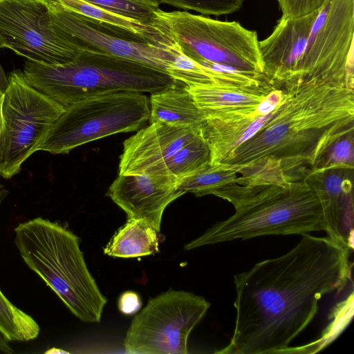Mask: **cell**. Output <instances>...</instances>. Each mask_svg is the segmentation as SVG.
Returning a JSON list of instances; mask_svg holds the SVG:
<instances>
[{"label":"cell","mask_w":354,"mask_h":354,"mask_svg":"<svg viewBox=\"0 0 354 354\" xmlns=\"http://www.w3.org/2000/svg\"><path fill=\"white\" fill-rule=\"evenodd\" d=\"M66 9L113 28L133 33L151 44H174L168 29L145 25L82 0H57Z\"/></svg>","instance_id":"cell-20"},{"label":"cell","mask_w":354,"mask_h":354,"mask_svg":"<svg viewBox=\"0 0 354 354\" xmlns=\"http://www.w3.org/2000/svg\"><path fill=\"white\" fill-rule=\"evenodd\" d=\"M149 113V100L142 93L121 91L80 100L65 108L36 151L68 153L106 136L138 131Z\"/></svg>","instance_id":"cell-6"},{"label":"cell","mask_w":354,"mask_h":354,"mask_svg":"<svg viewBox=\"0 0 354 354\" xmlns=\"http://www.w3.org/2000/svg\"><path fill=\"white\" fill-rule=\"evenodd\" d=\"M353 39L354 0H326L286 84L318 80L353 89Z\"/></svg>","instance_id":"cell-9"},{"label":"cell","mask_w":354,"mask_h":354,"mask_svg":"<svg viewBox=\"0 0 354 354\" xmlns=\"http://www.w3.org/2000/svg\"><path fill=\"white\" fill-rule=\"evenodd\" d=\"M142 303L139 295L133 291L123 292L118 299V308L124 315H132L141 307Z\"/></svg>","instance_id":"cell-30"},{"label":"cell","mask_w":354,"mask_h":354,"mask_svg":"<svg viewBox=\"0 0 354 354\" xmlns=\"http://www.w3.org/2000/svg\"><path fill=\"white\" fill-rule=\"evenodd\" d=\"M282 17H299L319 10L326 0H277Z\"/></svg>","instance_id":"cell-29"},{"label":"cell","mask_w":354,"mask_h":354,"mask_svg":"<svg viewBox=\"0 0 354 354\" xmlns=\"http://www.w3.org/2000/svg\"><path fill=\"white\" fill-rule=\"evenodd\" d=\"M353 169L313 171L304 178L321 200L325 232L333 240L353 250Z\"/></svg>","instance_id":"cell-17"},{"label":"cell","mask_w":354,"mask_h":354,"mask_svg":"<svg viewBox=\"0 0 354 354\" xmlns=\"http://www.w3.org/2000/svg\"><path fill=\"white\" fill-rule=\"evenodd\" d=\"M200 127L155 122L123 142L119 174H144L201 137Z\"/></svg>","instance_id":"cell-14"},{"label":"cell","mask_w":354,"mask_h":354,"mask_svg":"<svg viewBox=\"0 0 354 354\" xmlns=\"http://www.w3.org/2000/svg\"><path fill=\"white\" fill-rule=\"evenodd\" d=\"M7 193H8V191L6 190V189L4 187L3 185H2L0 183V205L2 202V201L3 200V198L7 195Z\"/></svg>","instance_id":"cell-33"},{"label":"cell","mask_w":354,"mask_h":354,"mask_svg":"<svg viewBox=\"0 0 354 354\" xmlns=\"http://www.w3.org/2000/svg\"><path fill=\"white\" fill-rule=\"evenodd\" d=\"M276 88L283 98L273 118L220 163L274 159L289 180H301L338 139L354 131V91L318 80Z\"/></svg>","instance_id":"cell-2"},{"label":"cell","mask_w":354,"mask_h":354,"mask_svg":"<svg viewBox=\"0 0 354 354\" xmlns=\"http://www.w3.org/2000/svg\"><path fill=\"white\" fill-rule=\"evenodd\" d=\"M229 165L206 163L176 183L178 189L200 197L214 195L221 188L236 183L238 175Z\"/></svg>","instance_id":"cell-22"},{"label":"cell","mask_w":354,"mask_h":354,"mask_svg":"<svg viewBox=\"0 0 354 354\" xmlns=\"http://www.w3.org/2000/svg\"><path fill=\"white\" fill-rule=\"evenodd\" d=\"M8 85V80L0 65V91L4 93Z\"/></svg>","instance_id":"cell-31"},{"label":"cell","mask_w":354,"mask_h":354,"mask_svg":"<svg viewBox=\"0 0 354 354\" xmlns=\"http://www.w3.org/2000/svg\"><path fill=\"white\" fill-rule=\"evenodd\" d=\"M214 195L230 203L234 213L187 243L185 250L264 235L325 231L321 200L305 178L284 185L234 183Z\"/></svg>","instance_id":"cell-3"},{"label":"cell","mask_w":354,"mask_h":354,"mask_svg":"<svg viewBox=\"0 0 354 354\" xmlns=\"http://www.w3.org/2000/svg\"><path fill=\"white\" fill-rule=\"evenodd\" d=\"M229 165L241 174L236 180L239 185H284L290 181L283 171L281 162L274 159L263 158L248 165Z\"/></svg>","instance_id":"cell-26"},{"label":"cell","mask_w":354,"mask_h":354,"mask_svg":"<svg viewBox=\"0 0 354 354\" xmlns=\"http://www.w3.org/2000/svg\"><path fill=\"white\" fill-rule=\"evenodd\" d=\"M160 4L193 10L204 15L221 16L241 9L244 0H158Z\"/></svg>","instance_id":"cell-27"},{"label":"cell","mask_w":354,"mask_h":354,"mask_svg":"<svg viewBox=\"0 0 354 354\" xmlns=\"http://www.w3.org/2000/svg\"><path fill=\"white\" fill-rule=\"evenodd\" d=\"M158 232L143 221L128 218L104 249L109 256L139 257L158 252Z\"/></svg>","instance_id":"cell-21"},{"label":"cell","mask_w":354,"mask_h":354,"mask_svg":"<svg viewBox=\"0 0 354 354\" xmlns=\"http://www.w3.org/2000/svg\"><path fill=\"white\" fill-rule=\"evenodd\" d=\"M3 93L0 133V176L17 174L65 108L32 87L22 72L10 73Z\"/></svg>","instance_id":"cell-8"},{"label":"cell","mask_w":354,"mask_h":354,"mask_svg":"<svg viewBox=\"0 0 354 354\" xmlns=\"http://www.w3.org/2000/svg\"><path fill=\"white\" fill-rule=\"evenodd\" d=\"M106 10L136 20L145 25L168 29L158 16V0H82Z\"/></svg>","instance_id":"cell-25"},{"label":"cell","mask_w":354,"mask_h":354,"mask_svg":"<svg viewBox=\"0 0 354 354\" xmlns=\"http://www.w3.org/2000/svg\"><path fill=\"white\" fill-rule=\"evenodd\" d=\"M319 10L299 17L281 16L272 33L259 41L263 73L272 86L292 79Z\"/></svg>","instance_id":"cell-15"},{"label":"cell","mask_w":354,"mask_h":354,"mask_svg":"<svg viewBox=\"0 0 354 354\" xmlns=\"http://www.w3.org/2000/svg\"><path fill=\"white\" fill-rule=\"evenodd\" d=\"M353 132L338 139L328 149L312 171H322L334 167L354 169Z\"/></svg>","instance_id":"cell-28"},{"label":"cell","mask_w":354,"mask_h":354,"mask_svg":"<svg viewBox=\"0 0 354 354\" xmlns=\"http://www.w3.org/2000/svg\"><path fill=\"white\" fill-rule=\"evenodd\" d=\"M21 72L32 87L64 108L91 97L121 91L151 94L179 84L162 70L84 49L62 64L27 60Z\"/></svg>","instance_id":"cell-5"},{"label":"cell","mask_w":354,"mask_h":354,"mask_svg":"<svg viewBox=\"0 0 354 354\" xmlns=\"http://www.w3.org/2000/svg\"><path fill=\"white\" fill-rule=\"evenodd\" d=\"M15 244L71 313L85 322H100L107 299L86 264L79 238L58 222L37 217L14 229Z\"/></svg>","instance_id":"cell-4"},{"label":"cell","mask_w":354,"mask_h":354,"mask_svg":"<svg viewBox=\"0 0 354 354\" xmlns=\"http://www.w3.org/2000/svg\"><path fill=\"white\" fill-rule=\"evenodd\" d=\"M352 251L308 233L287 253L234 274V330L215 353H284L314 319L322 297L351 281Z\"/></svg>","instance_id":"cell-1"},{"label":"cell","mask_w":354,"mask_h":354,"mask_svg":"<svg viewBox=\"0 0 354 354\" xmlns=\"http://www.w3.org/2000/svg\"><path fill=\"white\" fill-rule=\"evenodd\" d=\"M210 162L208 145L201 136L148 173L165 175L176 183Z\"/></svg>","instance_id":"cell-23"},{"label":"cell","mask_w":354,"mask_h":354,"mask_svg":"<svg viewBox=\"0 0 354 354\" xmlns=\"http://www.w3.org/2000/svg\"><path fill=\"white\" fill-rule=\"evenodd\" d=\"M158 16L167 26L181 53L193 61L265 76L255 30L237 21H219L187 11L160 10Z\"/></svg>","instance_id":"cell-7"},{"label":"cell","mask_w":354,"mask_h":354,"mask_svg":"<svg viewBox=\"0 0 354 354\" xmlns=\"http://www.w3.org/2000/svg\"><path fill=\"white\" fill-rule=\"evenodd\" d=\"M184 194L169 177L149 173L119 174L107 195L128 218L143 221L158 232L165 208Z\"/></svg>","instance_id":"cell-13"},{"label":"cell","mask_w":354,"mask_h":354,"mask_svg":"<svg viewBox=\"0 0 354 354\" xmlns=\"http://www.w3.org/2000/svg\"><path fill=\"white\" fill-rule=\"evenodd\" d=\"M210 304L203 297L170 290L150 299L133 319L124 339L131 353L186 354L187 339Z\"/></svg>","instance_id":"cell-10"},{"label":"cell","mask_w":354,"mask_h":354,"mask_svg":"<svg viewBox=\"0 0 354 354\" xmlns=\"http://www.w3.org/2000/svg\"><path fill=\"white\" fill-rule=\"evenodd\" d=\"M55 26L82 50L131 59L168 74L182 55L176 44H151L130 32L95 21L64 8L57 0H46Z\"/></svg>","instance_id":"cell-12"},{"label":"cell","mask_w":354,"mask_h":354,"mask_svg":"<svg viewBox=\"0 0 354 354\" xmlns=\"http://www.w3.org/2000/svg\"><path fill=\"white\" fill-rule=\"evenodd\" d=\"M204 117H230L257 109L268 94L216 84L185 86Z\"/></svg>","instance_id":"cell-18"},{"label":"cell","mask_w":354,"mask_h":354,"mask_svg":"<svg viewBox=\"0 0 354 354\" xmlns=\"http://www.w3.org/2000/svg\"><path fill=\"white\" fill-rule=\"evenodd\" d=\"M28 60L62 64L81 48L53 24L46 0H0V49Z\"/></svg>","instance_id":"cell-11"},{"label":"cell","mask_w":354,"mask_h":354,"mask_svg":"<svg viewBox=\"0 0 354 354\" xmlns=\"http://www.w3.org/2000/svg\"><path fill=\"white\" fill-rule=\"evenodd\" d=\"M0 331L9 342L32 340L40 331L35 320L12 304L1 290Z\"/></svg>","instance_id":"cell-24"},{"label":"cell","mask_w":354,"mask_h":354,"mask_svg":"<svg viewBox=\"0 0 354 354\" xmlns=\"http://www.w3.org/2000/svg\"><path fill=\"white\" fill-rule=\"evenodd\" d=\"M179 84L151 93L149 97V123L160 121L189 127H200L205 117L185 86Z\"/></svg>","instance_id":"cell-19"},{"label":"cell","mask_w":354,"mask_h":354,"mask_svg":"<svg viewBox=\"0 0 354 354\" xmlns=\"http://www.w3.org/2000/svg\"><path fill=\"white\" fill-rule=\"evenodd\" d=\"M283 97L282 90L273 88L253 112L230 117H205L200 130L209 149L210 163L221 162L272 120Z\"/></svg>","instance_id":"cell-16"},{"label":"cell","mask_w":354,"mask_h":354,"mask_svg":"<svg viewBox=\"0 0 354 354\" xmlns=\"http://www.w3.org/2000/svg\"><path fill=\"white\" fill-rule=\"evenodd\" d=\"M3 93L0 91V133H1V131L2 122H3V119H2V103H3Z\"/></svg>","instance_id":"cell-32"}]
</instances>
